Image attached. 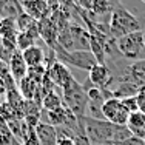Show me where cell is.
<instances>
[{"label": "cell", "instance_id": "cell-1", "mask_svg": "<svg viewBox=\"0 0 145 145\" xmlns=\"http://www.w3.org/2000/svg\"><path fill=\"white\" fill-rule=\"evenodd\" d=\"M85 134L91 144L123 142L133 136L127 125H114L108 120H99L93 117H85Z\"/></svg>", "mask_w": 145, "mask_h": 145}, {"label": "cell", "instance_id": "cell-2", "mask_svg": "<svg viewBox=\"0 0 145 145\" xmlns=\"http://www.w3.org/2000/svg\"><path fill=\"white\" fill-rule=\"evenodd\" d=\"M108 31H110V37L117 40L120 37L127 36V34L136 33V31H142V23L127 8L117 6L116 9H113L111 17H110Z\"/></svg>", "mask_w": 145, "mask_h": 145}, {"label": "cell", "instance_id": "cell-3", "mask_svg": "<svg viewBox=\"0 0 145 145\" xmlns=\"http://www.w3.org/2000/svg\"><path fill=\"white\" fill-rule=\"evenodd\" d=\"M62 99L63 105L74 114L77 119L87 117V108H88V96L82 85L77 80H72L67 88L62 89Z\"/></svg>", "mask_w": 145, "mask_h": 145}, {"label": "cell", "instance_id": "cell-4", "mask_svg": "<svg viewBox=\"0 0 145 145\" xmlns=\"http://www.w3.org/2000/svg\"><path fill=\"white\" fill-rule=\"evenodd\" d=\"M54 54H56L57 62L67 67L79 68V70L89 71L94 65H97V60L91 51H67L62 46H57L54 50Z\"/></svg>", "mask_w": 145, "mask_h": 145}, {"label": "cell", "instance_id": "cell-5", "mask_svg": "<svg viewBox=\"0 0 145 145\" xmlns=\"http://www.w3.org/2000/svg\"><path fill=\"white\" fill-rule=\"evenodd\" d=\"M116 45H117V50H119L120 56L123 59H127V60H139L140 54H142V50L145 46L144 29L127 34V36L117 39Z\"/></svg>", "mask_w": 145, "mask_h": 145}, {"label": "cell", "instance_id": "cell-6", "mask_svg": "<svg viewBox=\"0 0 145 145\" xmlns=\"http://www.w3.org/2000/svg\"><path fill=\"white\" fill-rule=\"evenodd\" d=\"M102 114L105 117V120L114 123V125H127V122L130 119V113L122 105L120 99H116V97H111L103 102Z\"/></svg>", "mask_w": 145, "mask_h": 145}, {"label": "cell", "instance_id": "cell-7", "mask_svg": "<svg viewBox=\"0 0 145 145\" xmlns=\"http://www.w3.org/2000/svg\"><path fill=\"white\" fill-rule=\"evenodd\" d=\"M71 51H91V34L84 25L70 23Z\"/></svg>", "mask_w": 145, "mask_h": 145}, {"label": "cell", "instance_id": "cell-8", "mask_svg": "<svg viewBox=\"0 0 145 145\" xmlns=\"http://www.w3.org/2000/svg\"><path fill=\"white\" fill-rule=\"evenodd\" d=\"M46 74H48V77L53 80V84L56 85L57 88H60V89L67 88L68 85L74 80L70 68H68L67 65L57 62V60L54 62L51 67H46Z\"/></svg>", "mask_w": 145, "mask_h": 145}, {"label": "cell", "instance_id": "cell-9", "mask_svg": "<svg viewBox=\"0 0 145 145\" xmlns=\"http://www.w3.org/2000/svg\"><path fill=\"white\" fill-rule=\"evenodd\" d=\"M22 9L37 22L51 16V8L46 0H26L25 3H22Z\"/></svg>", "mask_w": 145, "mask_h": 145}, {"label": "cell", "instance_id": "cell-10", "mask_svg": "<svg viewBox=\"0 0 145 145\" xmlns=\"http://www.w3.org/2000/svg\"><path fill=\"white\" fill-rule=\"evenodd\" d=\"M39 33L40 37L45 40V43L50 46V50H56L59 46V29L56 26V23L51 20V17L48 19H43L39 22Z\"/></svg>", "mask_w": 145, "mask_h": 145}, {"label": "cell", "instance_id": "cell-11", "mask_svg": "<svg viewBox=\"0 0 145 145\" xmlns=\"http://www.w3.org/2000/svg\"><path fill=\"white\" fill-rule=\"evenodd\" d=\"M88 79L91 80V84L94 87L101 89H108L110 82H111V72L110 68L103 63H97L88 71Z\"/></svg>", "mask_w": 145, "mask_h": 145}, {"label": "cell", "instance_id": "cell-12", "mask_svg": "<svg viewBox=\"0 0 145 145\" xmlns=\"http://www.w3.org/2000/svg\"><path fill=\"white\" fill-rule=\"evenodd\" d=\"M36 136L40 145H57V131L56 127L45 122H39L36 128Z\"/></svg>", "mask_w": 145, "mask_h": 145}, {"label": "cell", "instance_id": "cell-13", "mask_svg": "<svg viewBox=\"0 0 145 145\" xmlns=\"http://www.w3.org/2000/svg\"><path fill=\"white\" fill-rule=\"evenodd\" d=\"M8 67H9V72H11V76L14 77V80L17 82V84L28 74V65L25 63L23 56H22L20 51H16L14 53V56L11 57Z\"/></svg>", "mask_w": 145, "mask_h": 145}, {"label": "cell", "instance_id": "cell-14", "mask_svg": "<svg viewBox=\"0 0 145 145\" xmlns=\"http://www.w3.org/2000/svg\"><path fill=\"white\" fill-rule=\"evenodd\" d=\"M127 127L130 128L133 136H137L140 139H144L145 137V114L142 111H136L133 114H130Z\"/></svg>", "mask_w": 145, "mask_h": 145}, {"label": "cell", "instance_id": "cell-15", "mask_svg": "<svg viewBox=\"0 0 145 145\" xmlns=\"http://www.w3.org/2000/svg\"><path fill=\"white\" fill-rule=\"evenodd\" d=\"M23 60L28 65V68L31 67H37V65H45V53L39 45H34V46L28 48L22 53Z\"/></svg>", "mask_w": 145, "mask_h": 145}, {"label": "cell", "instance_id": "cell-16", "mask_svg": "<svg viewBox=\"0 0 145 145\" xmlns=\"http://www.w3.org/2000/svg\"><path fill=\"white\" fill-rule=\"evenodd\" d=\"M37 87H39V84H37L36 80H33L29 76H25V77L17 84L20 96H22L25 101H34L36 93H37Z\"/></svg>", "mask_w": 145, "mask_h": 145}, {"label": "cell", "instance_id": "cell-17", "mask_svg": "<svg viewBox=\"0 0 145 145\" xmlns=\"http://www.w3.org/2000/svg\"><path fill=\"white\" fill-rule=\"evenodd\" d=\"M140 87H137L136 84H131V82H122V84H117L114 88H111L113 97L116 99H127V97H134V96L139 93Z\"/></svg>", "mask_w": 145, "mask_h": 145}, {"label": "cell", "instance_id": "cell-18", "mask_svg": "<svg viewBox=\"0 0 145 145\" xmlns=\"http://www.w3.org/2000/svg\"><path fill=\"white\" fill-rule=\"evenodd\" d=\"M59 88L53 89L51 93H48L42 101V108L45 111H54V110L63 106V99H62V89L57 91Z\"/></svg>", "mask_w": 145, "mask_h": 145}, {"label": "cell", "instance_id": "cell-19", "mask_svg": "<svg viewBox=\"0 0 145 145\" xmlns=\"http://www.w3.org/2000/svg\"><path fill=\"white\" fill-rule=\"evenodd\" d=\"M91 11L94 12L99 19H102V17H110L113 12V6H111V3H110V0H94Z\"/></svg>", "mask_w": 145, "mask_h": 145}, {"label": "cell", "instance_id": "cell-20", "mask_svg": "<svg viewBox=\"0 0 145 145\" xmlns=\"http://www.w3.org/2000/svg\"><path fill=\"white\" fill-rule=\"evenodd\" d=\"M37 23V20H34L31 16H28L26 12H20L19 16H17L16 19V25H17V31L19 33H25V31H28L29 28H33L34 25Z\"/></svg>", "mask_w": 145, "mask_h": 145}, {"label": "cell", "instance_id": "cell-21", "mask_svg": "<svg viewBox=\"0 0 145 145\" xmlns=\"http://www.w3.org/2000/svg\"><path fill=\"white\" fill-rule=\"evenodd\" d=\"M36 45V37L31 36L29 33H19L17 34V51L23 53L25 50Z\"/></svg>", "mask_w": 145, "mask_h": 145}, {"label": "cell", "instance_id": "cell-22", "mask_svg": "<svg viewBox=\"0 0 145 145\" xmlns=\"http://www.w3.org/2000/svg\"><path fill=\"white\" fill-rule=\"evenodd\" d=\"M17 51V48L14 45L5 42V40L0 37V59H2L5 63H9V60H11V57L14 56V53Z\"/></svg>", "mask_w": 145, "mask_h": 145}, {"label": "cell", "instance_id": "cell-23", "mask_svg": "<svg viewBox=\"0 0 145 145\" xmlns=\"http://www.w3.org/2000/svg\"><path fill=\"white\" fill-rule=\"evenodd\" d=\"M33 80H36L37 84H40V82L45 79V76H46V67L45 65H37V67H31L28 68V74Z\"/></svg>", "mask_w": 145, "mask_h": 145}, {"label": "cell", "instance_id": "cell-24", "mask_svg": "<svg viewBox=\"0 0 145 145\" xmlns=\"http://www.w3.org/2000/svg\"><path fill=\"white\" fill-rule=\"evenodd\" d=\"M120 102H122V105L127 108V111H128L130 114H133V113L139 111V105H137V99H136V96H134V97L120 99Z\"/></svg>", "mask_w": 145, "mask_h": 145}, {"label": "cell", "instance_id": "cell-25", "mask_svg": "<svg viewBox=\"0 0 145 145\" xmlns=\"http://www.w3.org/2000/svg\"><path fill=\"white\" fill-rule=\"evenodd\" d=\"M106 145H145V140L137 136H131L127 140H123V142H110Z\"/></svg>", "mask_w": 145, "mask_h": 145}, {"label": "cell", "instance_id": "cell-26", "mask_svg": "<svg viewBox=\"0 0 145 145\" xmlns=\"http://www.w3.org/2000/svg\"><path fill=\"white\" fill-rule=\"evenodd\" d=\"M136 99H137V105H139V111H142L145 114V87L139 89V93L136 94Z\"/></svg>", "mask_w": 145, "mask_h": 145}, {"label": "cell", "instance_id": "cell-27", "mask_svg": "<svg viewBox=\"0 0 145 145\" xmlns=\"http://www.w3.org/2000/svg\"><path fill=\"white\" fill-rule=\"evenodd\" d=\"M93 3H94V0H76V5L84 11H91Z\"/></svg>", "mask_w": 145, "mask_h": 145}, {"label": "cell", "instance_id": "cell-28", "mask_svg": "<svg viewBox=\"0 0 145 145\" xmlns=\"http://www.w3.org/2000/svg\"><path fill=\"white\" fill-rule=\"evenodd\" d=\"M23 145H40L39 140H37V136H36V130L31 131L28 136L25 137V140H23Z\"/></svg>", "mask_w": 145, "mask_h": 145}, {"label": "cell", "instance_id": "cell-29", "mask_svg": "<svg viewBox=\"0 0 145 145\" xmlns=\"http://www.w3.org/2000/svg\"><path fill=\"white\" fill-rule=\"evenodd\" d=\"M9 74H11V72H9L8 63H5V62H3L2 59H0V79L3 80V79H6Z\"/></svg>", "mask_w": 145, "mask_h": 145}, {"label": "cell", "instance_id": "cell-30", "mask_svg": "<svg viewBox=\"0 0 145 145\" xmlns=\"http://www.w3.org/2000/svg\"><path fill=\"white\" fill-rule=\"evenodd\" d=\"M57 145H76L74 139H70V137H65V139H59Z\"/></svg>", "mask_w": 145, "mask_h": 145}, {"label": "cell", "instance_id": "cell-31", "mask_svg": "<svg viewBox=\"0 0 145 145\" xmlns=\"http://www.w3.org/2000/svg\"><path fill=\"white\" fill-rule=\"evenodd\" d=\"M6 94V87H5V82L0 79V97H5Z\"/></svg>", "mask_w": 145, "mask_h": 145}, {"label": "cell", "instance_id": "cell-32", "mask_svg": "<svg viewBox=\"0 0 145 145\" xmlns=\"http://www.w3.org/2000/svg\"><path fill=\"white\" fill-rule=\"evenodd\" d=\"M122 0H110V3H111V6H113V9H116L117 6H122Z\"/></svg>", "mask_w": 145, "mask_h": 145}, {"label": "cell", "instance_id": "cell-33", "mask_svg": "<svg viewBox=\"0 0 145 145\" xmlns=\"http://www.w3.org/2000/svg\"><path fill=\"white\" fill-rule=\"evenodd\" d=\"M12 145H23V144L20 142V140H17L16 137H14V140H12Z\"/></svg>", "mask_w": 145, "mask_h": 145}, {"label": "cell", "instance_id": "cell-34", "mask_svg": "<svg viewBox=\"0 0 145 145\" xmlns=\"http://www.w3.org/2000/svg\"><path fill=\"white\" fill-rule=\"evenodd\" d=\"M3 102H5V97H0V106L3 105Z\"/></svg>", "mask_w": 145, "mask_h": 145}, {"label": "cell", "instance_id": "cell-35", "mask_svg": "<svg viewBox=\"0 0 145 145\" xmlns=\"http://www.w3.org/2000/svg\"><path fill=\"white\" fill-rule=\"evenodd\" d=\"M17 2H19V3H20V5H22V3H25V2H26V0H17Z\"/></svg>", "mask_w": 145, "mask_h": 145}, {"label": "cell", "instance_id": "cell-36", "mask_svg": "<svg viewBox=\"0 0 145 145\" xmlns=\"http://www.w3.org/2000/svg\"><path fill=\"white\" fill-rule=\"evenodd\" d=\"M144 42H145V29H144Z\"/></svg>", "mask_w": 145, "mask_h": 145}, {"label": "cell", "instance_id": "cell-37", "mask_svg": "<svg viewBox=\"0 0 145 145\" xmlns=\"http://www.w3.org/2000/svg\"><path fill=\"white\" fill-rule=\"evenodd\" d=\"M142 2H144V3H145V0H142Z\"/></svg>", "mask_w": 145, "mask_h": 145}, {"label": "cell", "instance_id": "cell-38", "mask_svg": "<svg viewBox=\"0 0 145 145\" xmlns=\"http://www.w3.org/2000/svg\"><path fill=\"white\" fill-rule=\"evenodd\" d=\"M144 140H145V137H144Z\"/></svg>", "mask_w": 145, "mask_h": 145}]
</instances>
